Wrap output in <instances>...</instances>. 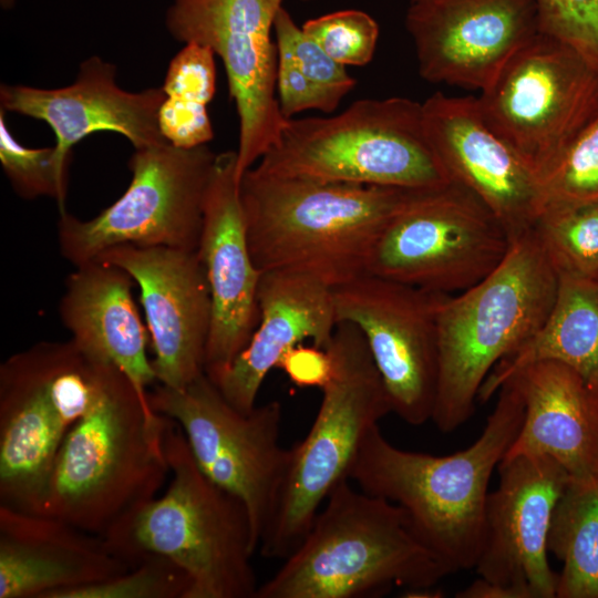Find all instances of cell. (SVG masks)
Segmentation results:
<instances>
[{
  "mask_svg": "<svg viewBox=\"0 0 598 598\" xmlns=\"http://www.w3.org/2000/svg\"><path fill=\"white\" fill-rule=\"evenodd\" d=\"M497 392L483 432L467 448L444 456L403 450L378 424L363 437L348 472L360 489L401 506L451 574L475 568L488 484L522 426L524 403L514 382L505 381Z\"/></svg>",
  "mask_w": 598,
  "mask_h": 598,
  "instance_id": "cell-1",
  "label": "cell"
},
{
  "mask_svg": "<svg viewBox=\"0 0 598 598\" xmlns=\"http://www.w3.org/2000/svg\"><path fill=\"white\" fill-rule=\"evenodd\" d=\"M163 450L165 492L120 517L102 536L107 547L130 566L151 557L174 561L190 579L187 598H256L258 547L245 504L203 473L168 417Z\"/></svg>",
  "mask_w": 598,
  "mask_h": 598,
  "instance_id": "cell-2",
  "label": "cell"
},
{
  "mask_svg": "<svg viewBox=\"0 0 598 598\" xmlns=\"http://www.w3.org/2000/svg\"><path fill=\"white\" fill-rule=\"evenodd\" d=\"M417 189L261 175L239 182L249 249L261 271L312 276L332 289L367 274L382 227Z\"/></svg>",
  "mask_w": 598,
  "mask_h": 598,
  "instance_id": "cell-3",
  "label": "cell"
},
{
  "mask_svg": "<svg viewBox=\"0 0 598 598\" xmlns=\"http://www.w3.org/2000/svg\"><path fill=\"white\" fill-rule=\"evenodd\" d=\"M165 424L117 367L99 361L94 400L60 448L43 514L103 536L169 475Z\"/></svg>",
  "mask_w": 598,
  "mask_h": 598,
  "instance_id": "cell-4",
  "label": "cell"
},
{
  "mask_svg": "<svg viewBox=\"0 0 598 598\" xmlns=\"http://www.w3.org/2000/svg\"><path fill=\"white\" fill-rule=\"evenodd\" d=\"M448 575L401 506L344 478L256 598L379 597L394 586L432 588Z\"/></svg>",
  "mask_w": 598,
  "mask_h": 598,
  "instance_id": "cell-5",
  "label": "cell"
},
{
  "mask_svg": "<svg viewBox=\"0 0 598 598\" xmlns=\"http://www.w3.org/2000/svg\"><path fill=\"white\" fill-rule=\"evenodd\" d=\"M558 274L534 228L487 277L447 295L439 313V380L432 422L450 433L468 421L480 390L507 354L546 320Z\"/></svg>",
  "mask_w": 598,
  "mask_h": 598,
  "instance_id": "cell-6",
  "label": "cell"
},
{
  "mask_svg": "<svg viewBox=\"0 0 598 598\" xmlns=\"http://www.w3.org/2000/svg\"><path fill=\"white\" fill-rule=\"evenodd\" d=\"M275 177L408 189L450 183L426 134L422 103L358 100L331 117L288 118L255 166Z\"/></svg>",
  "mask_w": 598,
  "mask_h": 598,
  "instance_id": "cell-7",
  "label": "cell"
},
{
  "mask_svg": "<svg viewBox=\"0 0 598 598\" xmlns=\"http://www.w3.org/2000/svg\"><path fill=\"white\" fill-rule=\"evenodd\" d=\"M327 349L332 375L321 389L308 434L290 447L287 473L259 542L266 558L283 560L300 545L329 493L348 478L365 434L392 413L383 380L355 326L338 323Z\"/></svg>",
  "mask_w": 598,
  "mask_h": 598,
  "instance_id": "cell-8",
  "label": "cell"
},
{
  "mask_svg": "<svg viewBox=\"0 0 598 598\" xmlns=\"http://www.w3.org/2000/svg\"><path fill=\"white\" fill-rule=\"evenodd\" d=\"M99 361L75 343L40 341L0 364V505L43 514L60 448L89 411Z\"/></svg>",
  "mask_w": 598,
  "mask_h": 598,
  "instance_id": "cell-9",
  "label": "cell"
},
{
  "mask_svg": "<svg viewBox=\"0 0 598 598\" xmlns=\"http://www.w3.org/2000/svg\"><path fill=\"white\" fill-rule=\"evenodd\" d=\"M476 102L486 126L543 186L598 116V71L570 47L537 33Z\"/></svg>",
  "mask_w": 598,
  "mask_h": 598,
  "instance_id": "cell-10",
  "label": "cell"
},
{
  "mask_svg": "<svg viewBox=\"0 0 598 598\" xmlns=\"http://www.w3.org/2000/svg\"><path fill=\"white\" fill-rule=\"evenodd\" d=\"M513 239L470 189L450 182L417 189L382 227L367 274L454 295L487 277Z\"/></svg>",
  "mask_w": 598,
  "mask_h": 598,
  "instance_id": "cell-11",
  "label": "cell"
},
{
  "mask_svg": "<svg viewBox=\"0 0 598 598\" xmlns=\"http://www.w3.org/2000/svg\"><path fill=\"white\" fill-rule=\"evenodd\" d=\"M216 156L207 144L135 150L130 185L112 205L86 220L60 213V254L76 267L117 245L197 250Z\"/></svg>",
  "mask_w": 598,
  "mask_h": 598,
  "instance_id": "cell-12",
  "label": "cell"
},
{
  "mask_svg": "<svg viewBox=\"0 0 598 598\" xmlns=\"http://www.w3.org/2000/svg\"><path fill=\"white\" fill-rule=\"evenodd\" d=\"M147 400L179 426L203 473L245 504L259 547L290 462V448L279 443L281 404L241 412L206 373L179 390L157 384Z\"/></svg>",
  "mask_w": 598,
  "mask_h": 598,
  "instance_id": "cell-13",
  "label": "cell"
},
{
  "mask_svg": "<svg viewBox=\"0 0 598 598\" xmlns=\"http://www.w3.org/2000/svg\"><path fill=\"white\" fill-rule=\"evenodd\" d=\"M283 0H173L168 32L209 48L221 60L239 118L238 183L281 135L277 89L278 49L271 31Z\"/></svg>",
  "mask_w": 598,
  "mask_h": 598,
  "instance_id": "cell-14",
  "label": "cell"
},
{
  "mask_svg": "<svg viewBox=\"0 0 598 598\" xmlns=\"http://www.w3.org/2000/svg\"><path fill=\"white\" fill-rule=\"evenodd\" d=\"M446 296L371 274L333 289L337 322L361 331L392 413L410 425L432 420L439 380V313Z\"/></svg>",
  "mask_w": 598,
  "mask_h": 598,
  "instance_id": "cell-15",
  "label": "cell"
},
{
  "mask_svg": "<svg viewBox=\"0 0 598 598\" xmlns=\"http://www.w3.org/2000/svg\"><path fill=\"white\" fill-rule=\"evenodd\" d=\"M497 488L488 493L478 576L512 598H555L558 574L548 563L547 537L554 507L570 481L553 458L506 455Z\"/></svg>",
  "mask_w": 598,
  "mask_h": 598,
  "instance_id": "cell-16",
  "label": "cell"
},
{
  "mask_svg": "<svg viewBox=\"0 0 598 598\" xmlns=\"http://www.w3.org/2000/svg\"><path fill=\"white\" fill-rule=\"evenodd\" d=\"M94 260L122 268L137 283L156 382L179 390L205 373L212 299L197 250L117 245Z\"/></svg>",
  "mask_w": 598,
  "mask_h": 598,
  "instance_id": "cell-17",
  "label": "cell"
},
{
  "mask_svg": "<svg viewBox=\"0 0 598 598\" xmlns=\"http://www.w3.org/2000/svg\"><path fill=\"white\" fill-rule=\"evenodd\" d=\"M405 28L424 80L480 91L538 33L534 0H410Z\"/></svg>",
  "mask_w": 598,
  "mask_h": 598,
  "instance_id": "cell-18",
  "label": "cell"
},
{
  "mask_svg": "<svg viewBox=\"0 0 598 598\" xmlns=\"http://www.w3.org/2000/svg\"><path fill=\"white\" fill-rule=\"evenodd\" d=\"M236 163V151L216 156L197 247L212 299L205 357L208 377L233 362L249 342L260 319L261 271L249 249Z\"/></svg>",
  "mask_w": 598,
  "mask_h": 598,
  "instance_id": "cell-19",
  "label": "cell"
},
{
  "mask_svg": "<svg viewBox=\"0 0 598 598\" xmlns=\"http://www.w3.org/2000/svg\"><path fill=\"white\" fill-rule=\"evenodd\" d=\"M429 141L450 182L473 192L512 239L532 230L543 189L522 159L484 123L476 97L436 92L422 103Z\"/></svg>",
  "mask_w": 598,
  "mask_h": 598,
  "instance_id": "cell-20",
  "label": "cell"
},
{
  "mask_svg": "<svg viewBox=\"0 0 598 598\" xmlns=\"http://www.w3.org/2000/svg\"><path fill=\"white\" fill-rule=\"evenodd\" d=\"M115 74L113 64L91 56L80 65L75 81L63 87L1 84V109L45 122L65 158H72L76 143L96 132L121 134L135 150L168 143L158 124L166 99L163 87L128 92L116 84Z\"/></svg>",
  "mask_w": 598,
  "mask_h": 598,
  "instance_id": "cell-21",
  "label": "cell"
},
{
  "mask_svg": "<svg viewBox=\"0 0 598 598\" xmlns=\"http://www.w3.org/2000/svg\"><path fill=\"white\" fill-rule=\"evenodd\" d=\"M130 567L102 536L0 505V598H56Z\"/></svg>",
  "mask_w": 598,
  "mask_h": 598,
  "instance_id": "cell-22",
  "label": "cell"
},
{
  "mask_svg": "<svg viewBox=\"0 0 598 598\" xmlns=\"http://www.w3.org/2000/svg\"><path fill=\"white\" fill-rule=\"evenodd\" d=\"M258 302L259 323L249 342L233 362L208 377L237 410L250 412L258 392L282 354L311 340L327 349L338 324L333 289L319 279L295 271L261 272Z\"/></svg>",
  "mask_w": 598,
  "mask_h": 598,
  "instance_id": "cell-23",
  "label": "cell"
},
{
  "mask_svg": "<svg viewBox=\"0 0 598 598\" xmlns=\"http://www.w3.org/2000/svg\"><path fill=\"white\" fill-rule=\"evenodd\" d=\"M507 380L519 391L524 417L505 456L545 455L571 481L598 483V386L556 361L532 363Z\"/></svg>",
  "mask_w": 598,
  "mask_h": 598,
  "instance_id": "cell-24",
  "label": "cell"
},
{
  "mask_svg": "<svg viewBox=\"0 0 598 598\" xmlns=\"http://www.w3.org/2000/svg\"><path fill=\"white\" fill-rule=\"evenodd\" d=\"M133 278L99 260L75 267L64 282L59 316L71 340L89 359L117 367L148 402L156 377L144 327L132 295Z\"/></svg>",
  "mask_w": 598,
  "mask_h": 598,
  "instance_id": "cell-25",
  "label": "cell"
},
{
  "mask_svg": "<svg viewBox=\"0 0 598 598\" xmlns=\"http://www.w3.org/2000/svg\"><path fill=\"white\" fill-rule=\"evenodd\" d=\"M540 361L563 363L598 386V278L558 274L556 298L546 320L494 367L478 400L488 401L515 372Z\"/></svg>",
  "mask_w": 598,
  "mask_h": 598,
  "instance_id": "cell-26",
  "label": "cell"
},
{
  "mask_svg": "<svg viewBox=\"0 0 598 598\" xmlns=\"http://www.w3.org/2000/svg\"><path fill=\"white\" fill-rule=\"evenodd\" d=\"M547 550L563 563L557 598H598V483L569 481L553 511Z\"/></svg>",
  "mask_w": 598,
  "mask_h": 598,
  "instance_id": "cell-27",
  "label": "cell"
},
{
  "mask_svg": "<svg viewBox=\"0 0 598 598\" xmlns=\"http://www.w3.org/2000/svg\"><path fill=\"white\" fill-rule=\"evenodd\" d=\"M214 58L209 48L189 42L169 62L158 124L165 140L176 147L206 145L214 137L207 110L216 91Z\"/></svg>",
  "mask_w": 598,
  "mask_h": 598,
  "instance_id": "cell-28",
  "label": "cell"
},
{
  "mask_svg": "<svg viewBox=\"0 0 598 598\" xmlns=\"http://www.w3.org/2000/svg\"><path fill=\"white\" fill-rule=\"evenodd\" d=\"M534 230L557 274L598 278V203L544 209Z\"/></svg>",
  "mask_w": 598,
  "mask_h": 598,
  "instance_id": "cell-29",
  "label": "cell"
},
{
  "mask_svg": "<svg viewBox=\"0 0 598 598\" xmlns=\"http://www.w3.org/2000/svg\"><path fill=\"white\" fill-rule=\"evenodd\" d=\"M0 163L13 190L23 199L41 196L56 200L64 213L69 187L71 158L63 157L56 147L30 148L10 132L6 111L0 110Z\"/></svg>",
  "mask_w": 598,
  "mask_h": 598,
  "instance_id": "cell-30",
  "label": "cell"
},
{
  "mask_svg": "<svg viewBox=\"0 0 598 598\" xmlns=\"http://www.w3.org/2000/svg\"><path fill=\"white\" fill-rule=\"evenodd\" d=\"M190 584L174 561L151 557L120 575L63 591L56 598H187Z\"/></svg>",
  "mask_w": 598,
  "mask_h": 598,
  "instance_id": "cell-31",
  "label": "cell"
},
{
  "mask_svg": "<svg viewBox=\"0 0 598 598\" xmlns=\"http://www.w3.org/2000/svg\"><path fill=\"white\" fill-rule=\"evenodd\" d=\"M542 189L543 210L598 203V116L574 142Z\"/></svg>",
  "mask_w": 598,
  "mask_h": 598,
  "instance_id": "cell-32",
  "label": "cell"
},
{
  "mask_svg": "<svg viewBox=\"0 0 598 598\" xmlns=\"http://www.w3.org/2000/svg\"><path fill=\"white\" fill-rule=\"evenodd\" d=\"M274 31L279 54L292 62L297 71L313 86L340 101L354 87L355 80L346 66L327 52L299 28L282 7L275 19Z\"/></svg>",
  "mask_w": 598,
  "mask_h": 598,
  "instance_id": "cell-33",
  "label": "cell"
},
{
  "mask_svg": "<svg viewBox=\"0 0 598 598\" xmlns=\"http://www.w3.org/2000/svg\"><path fill=\"white\" fill-rule=\"evenodd\" d=\"M301 28L329 56L344 66L369 63L379 39L377 21L369 13L355 9L309 19Z\"/></svg>",
  "mask_w": 598,
  "mask_h": 598,
  "instance_id": "cell-34",
  "label": "cell"
},
{
  "mask_svg": "<svg viewBox=\"0 0 598 598\" xmlns=\"http://www.w3.org/2000/svg\"><path fill=\"white\" fill-rule=\"evenodd\" d=\"M538 33L575 50L598 71V0H534Z\"/></svg>",
  "mask_w": 598,
  "mask_h": 598,
  "instance_id": "cell-35",
  "label": "cell"
},
{
  "mask_svg": "<svg viewBox=\"0 0 598 598\" xmlns=\"http://www.w3.org/2000/svg\"><path fill=\"white\" fill-rule=\"evenodd\" d=\"M277 368L300 388L322 389L332 375L333 361L328 349L299 343L282 354Z\"/></svg>",
  "mask_w": 598,
  "mask_h": 598,
  "instance_id": "cell-36",
  "label": "cell"
},
{
  "mask_svg": "<svg viewBox=\"0 0 598 598\" xmlns=\"http://www.w3.org/2000/svg\"><path fill=\"white\" fill-rule=\"evenodd\" d=\"M16 0H0V4L3 9H10L14 6Z\"/></svg>",
  "mask_w": 598,
  "mask_h": 598,
  "instance_id": "cell-37",
  "label": "cell"
}]
</instances>
